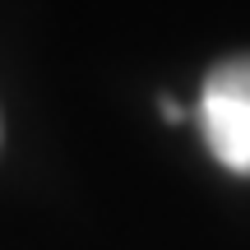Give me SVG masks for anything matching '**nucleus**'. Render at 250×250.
Returning a JSON list of instances; mask_svg holds the SVG:
<instances>
[{
  "instance_id": "1",
  "label": "nucleus",
  "mask_w": 250,
  "mask_h": 250,
  "mask_svg": "<svg viewBox=\"0 0 250 250\" xmlns=\"http://www.w3.org/2000/svg\"><path fill=\"white\" fill-rule=\"evenodd\" d=\"M199 121H204V139L213 148V158L236 176H250V102L204 93L199 98Z\"/></svg>"
},
{
  "instance_id": "2",
  "label": "nucleus",
  "mask_w": 250,
  "mask_h": 250,
  "mask_svg": "<svg viewBox=\"0 0 250 250\" xmlns=\"http://www.w3.org/2000/svg\"><path fill=\"white\" fill-rule=\"evenodd\" d=\"M204 93H223V98H236V102H250V56H227L208 70L204 79Z\"/></svg>"
},
{
  "instance_id": "3",
  "label": "nucleus",
  "mask_w": 250,
  "mask_h": 250,
  "mask_svg": "<svg viewBox=\"0 0 250 250\" xmlns=\"http://www.w3.org/2000/svg\"><path fill=\"white\" fill-rule=\"evenodd\" d=\"M162 116H167V121H181V107L171 98H162Z\"/></svg>"
}]
</instances>
